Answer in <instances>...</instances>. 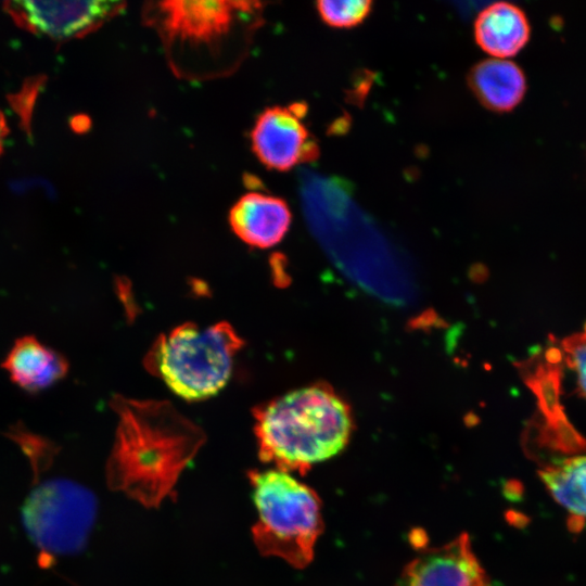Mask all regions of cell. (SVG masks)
I'll use <instances>...</instances> for the list:
<instances>
[{
	"instance_id": "obj_1",
	"label": "cell",
	"mask_w": 586,
	"mask_h": 586,
	"mask_svg": "<svg viewBox=\"0 0 586 586\" xmlns=\"http://www.w3.org/2000/svg\"><path fill=\"white\" fill-rule=\"evenodd\" d=\"M119 416L107 481L146 507L173 494L180 472L204 441L199 426L166 402L116 397Z\"/></svg>"
},
{
	"instance_id": "obj_2",
	"label": "cell",
	"mask_w": 586,
	"mask_h": 586,
	"mask_svg": "<svg viewBox=\"0 0 586 586\" xmlns=\"http://www.w3.org/2000/svg\"><path fill=\"white\" fill-rule=\"evenodd\" d=\"M257 1L149 2L143 18L158 34L171 67L189 77H208L237 66L260 24Z\"/></svg>"
},
{
	"instance_id": "obj_3",
	"label": "cell",
	"mask_w": 586,
	"mask_h": 586,
	"mask_svg": "<svg viewBox=\"0 0 586 586\" xmlns=\"http://www.w3.org/2000/svg\"><path fill=\"white\" fill-rule=\"evenodd\" d=\"M258 455L284 472L305 474L347 445L352 417L346 404L322 385L289 392L254 410Z\"/></svg>"
},
{
	"instance_id": "obj_4",
	"label": "cell",
	"mask_w": 586,
	"mask_h": 586,
	"mask_svg": "<svg viewBox=\"0 0 586 586\" xmlns=\"http://www.w3.org/2000/svg\"><path fill=\"white\" fill-rule=\"evenodd\" d=\"M242 346V337L226 321L207 328L187 322L156 339L145 366L177 396L203 400L226 386Z\"/></svg>"
},
{
	"instance_id": "obj_5",
	"label": "cell",
	"mask_w": 586,
	"mask_h": 586,
	"mask_svg": "<svg viewBox=\"0 0 586 586\" xmlns=\"http://www.w3.org/2000/svg\"><path fill=\"white\" fill-rule=\"evenodd\" d=\"M258 519L252 527L254 544L263 556L283 559L304 569L314 558L323 531L321 501L317 493L278 469L247 474Z\"/></svg>"
},
{
	"instance_id": "obj_6",
	"label": "cell",
	"mask_w": 586,
	"mask_h": 586,
	"mask_svg": "<svg viewBox=\"0 0 586 586\" xmlns=\"http://www.w3.org/2000/svg\"><path fill=\"white\" fill-rule=\"evenodd\" d=\"M29 499L27 527L41 548L73 551L81 547L93 523L94 498L76 485L49 483Z\"/></svg>"
},
{
	"instance_id": "obj_7",
	"label": "cell",
	"mask_w": 586,
	"mask_h": 586,
	"mask_svg": "<svg viewBox=\"0 0 586 586\" xmlns=\"http://www.w3.org/2000/svg\"><path fill=\"white\" fill-rule=\"evenodd\" d=\"M4 11L25 30L55 41L86 36L125 9L122 1H7Z\"/></svg>"
},
{
	"instance_id": "obj_8",
	"label": "cell",
	"mask_w": 586,
	"mask_h": 586,
	"mask_svg": "<svg viewBox=\"0 0 586 586\" xmlns=\"http://www.w3.org/2000/svg\"><path fill=\"white\" fill-rule=\"evenodd\" d=\"M306 105L272 106L257 117L251 132L252 150L266 167L285 171L315 161L319 146L302 122Z\"/></svg>"
},
{
	"instance_id": "obj_9",
	"label": "cell",
	"mask_w": 586,
	"mask_h": 586,
	"mask_svg": "<svg viewBox=\"0 0 586 586\" xmlns=\"http://www.w3.org/2000/svg\"><path fill=\"white\" fill-rule=\"evenodd\" d=\"M394 586H493L467 533L425 549L402 571Z\"/></svg>"
},
{
	"instance_id": "obj_10",
	"label": "cell",
	"mask_w": 586,
	"mask_h": 586,
	"mask_svg": "<svg viewBox=\"0 0 586 586\" xmlns=\"http://www.w3.org/2000/svg\"><path fill=\"white\" fill-rule=\"evenodd\" d=\"M291 212L280 198L250 192L229 213L233 232L246 244L267 249L279 243L289 230Z\"/></svg>"
},
{
	"instance_id": "obj_11",
	"label": "cell",
	"mask_w": 586,
	"mask_h": 586,
	"mask_svg": "<svg viewBox=\"0 0 586 586\" xmlns=\"http://www.w3.org/2000/svg\"><path fill=\"white\" fill-rule=\"evenodd\" d=\"M531 25L525 12L510 2H495L483 9L474 22L477 46L496 59L518 54L528 42Z\"/></svg>"
},
{
	"instance_id": "obj_12",
	"label": "cell",
	"mask_w": 586,
	"mask_h": 586,
	"mask_svg": "<svg viewBox=\"0 0 586 586\" xmlns=\"http://www.w3.org/2000/svg\"><path fill=\"white\" fill-rule=\"evenodd\" d=\"M468 85L477 101L496 113L513 111L524 99L527 82L523 69L508 59H487L471 67Z\"/></svg>"
},
{
	"instance_id": "obj_13",
	"label": "cell",
	"mask_w": 586,
	"mask_h": 586,
	"mask_svg": "<svg viewBox=\"0 0 586 586\" xmlns=\"http://www.w3.org/2000/svg\"><path fill=\"white\" fill-rule=\"evenodd\" d=\"M538 475L550 496L568 513L573 532L586 524V451L543 462Z\"/></svg>"
},
{
	"instance_id": "obj_14",
	"label": "cell",
	"mask_w": 586,
	"mask_h": 586,
	"mask_svg": "<svg viewBox=\"0 0 586 586\" xmlns=\"http://www.w3.org/2000/svg\"><path fill=\"white\" fill-rule=\"evenodd\" d=\"M11 380L27 391H39L62 379L66 359L33 336L17 340L2 365Z\"/></svg>"
},
{
	"instance_id": "obj_15",
	"label": "cell",
	"mask_w": 586,
	"mask_h": 586,
	"mask_svg": "<svg viewBox=\"0 0 586 586\" xmlns=\"http://www.w3.org/2000/svg\"><path fill=\"white\" fill-rule=\"evenodd\" d=\"M317 11L321 20L329 26L349 28L361 24L372 10L369 0L318 1Z\"/></svg>"
},
{
	"instance_id": "obj_16",
	"label": "cell",
	"mask_w": 586,
	"mask_h": 586,
	"mask_svg": "<svg viewBox=\"0 0 586 586\" xmlns=\"http://www.w3.org/2000/svg\"><path fill=\"white\" fill-rule=\"evenodd\" d=\"M559 351L565 365L575 372L578 388L586 397V324L581 332L564 337Z\"/></svg>"
},
{
	"instance_id": "obj_17",
	"label": "cell",
	"mask_w": 586,
	"mask_h": 586,
	"mask_svg": "<svg viewBox=\"0 0 586 586\" xmlns=\"http://www.w3.org/2000/svg\"><path fill=\"white\" fill-rule=\"evenodd\" d=\"M7 132H8V127H7V124H5V119H4L3 115H2V113L0 112V154H1L2 149H3V142H4Z\"/></svg>"
}]
</instances>
